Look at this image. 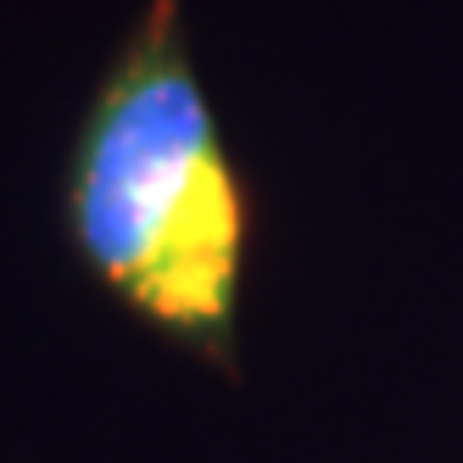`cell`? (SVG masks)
<instances>
[{"label":"cell","mask_w":463,"mask_h":463,"mask_svg":"<svg viewBox=\"0 0 463 463\" xmlns=\"http://www.w3.org/2000/svg\"><path fill=\"white\" fill-rule=\"evenodd\" d=\"M84 274L156 335L235 369L251 190L190 61L179 0H146L95 84L61 174Z\"/></svg>","instance_id":"1"}]
</instances>
